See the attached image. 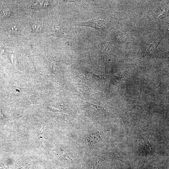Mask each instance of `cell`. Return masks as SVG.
<instances>
[{
  "label": "cell",
  "mask_w": 169,
  "mask_h": 169,
  "mask_svg": "<svg viewBox=\"0 0 169 169\" xmlns=\"http://www.w3.org/2000/svg\"><path fill=\"white\" fill-rule=\"evenodd\" d=\"M49 3L48 1H41L38 3H34L32 5L31 8L34 9H38L39 8L45 7L48 5Z\"/></svg>",
  "instance_id": "cell-3"
},
{
  "label": "cell",
  "mask_w": 169,
  "mask_h": 169,
  "mask_svg": "<svg viewBox=\"0 0 169 169\" xmlns=\"http://www.w3.org/2000/svg\"><path fill=\"white\" fill-rule=\"evenodd\" d=\"M12 30L14 34H19L20 33V31L19 29L15 26L12 28Z\"/></svg>",
  "instance_id": "cell-6"
},
{
  "label": "cell",
  "mask_w": 169,
  "mask_h": 169,
  "mask_svg": "<svg viewBox=\"0 0 169 169\" xmlns=\"http://www.w3.org/2000/svg\"><path fill=\"white\" fill-rule=\"evenodd\" d=\"M139 169H161L159 167H148L145 168H140Z\"/></svg>",
  "instance_id": "cell-8"
},
{
  "label": "cell",
  "mask_w": 169,
  "mask_h": 169,
  "mask_svg": "<svg viewBox=\"0 0 169 169\" xmlns=\"http://www.w3.org/2000/svg\"><path fill=\"white\" fill-rule=\"evenodd\" d=\"M10 12L8 9L3 10L1 15V17L2 18H6L8 17L10 15Z\"/></svg>",
  "instance_id": "cell-4"
},
{
  "label": "cell",
  "mask_w": 169,
  "mask_h": 169,
  "mask_svg": "<svg viewBox=\"0 0 169 169\" xmlns=\"http://www.w3.org/2000/svg\"><path fill=\"white\" fill-rule=\"evenodd\" d=\"M33 29L34 32H39L41 31L42 27L39 26L34 25L33 26Z\"/></svg>",
  "instance_id": "cell-5"
},
{
  "label": "cell",
  "mask_w": 169,
  "mask_h": 169,
  "mask_svg": "<svg viewBox=\"0 0 169 169\" xmlns=\"http://www.w3.org/2000/svg\"><path fill=\"white\" fill-rule=\"evenodd\" d=\"M112 49V46L111 43L108 42H105L102 44L101 51L103 54H106L109 52Z\"/></svg>",
  "instance_id": "cell-2"
},
{
  "label": "cell",
  "mask_w": 169,
  "mask_h": 169,
  "mask_svg": "<svg viewBox=\"0 0 169 169\" xmlns=\"http://www.w3.org/2000/svg\"><path fill=\"white\" fill-rule=\"evenodd\" d=\"M163 11V10H162ZM167 14L164 11H163V13L162 14V15H160L158 18V19L159 20L161 19H162L163 18L166 17L167 16Z\"/></svg>",
  "instance_id": "cell-7"
},
{
  "label": "cell",
  "mask_w": 169,
  "mask_h": 169,
  "mask_svg": "<svg viewBox=\"0 0 169 169\" xmlns=\"http://www.w3.org/2000/svg\"><path fill=\"white\" fill-rule=\"evenodd\" d=\"M77 25L79 26H89L94 28L102 33L105 31L108 26V24L106 21L97 19L78 23Z\"/></svg>",
  "instance_id": "cell-1"
},
{
  "label": "cell",
  "mask_w": 169,
  "mask_h": 169,
  "mask_svg": "<svg viewBox=\"0 0 169 169\" xmlns=\"http://www.w3.org/2000/svg\"><path fill=\"white\" fill-rule=\"evenodd\" d=\"M3 113L1 108H0V118H3Z\"/></svg>",
  "instance_id": "cell-9"
}]
</instances>
